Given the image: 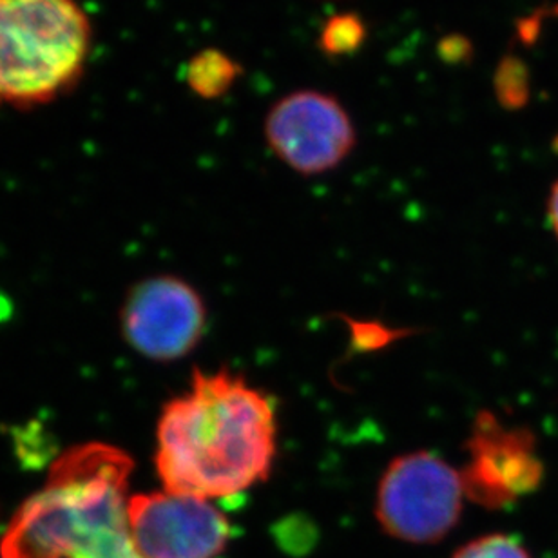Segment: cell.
<instances>
[{
    "instance_id": "1",
    "label": "cell",
    "mask_w": 558,
    "mask_h": 558,
    "mask_svg": "<svg viewBox=\"0 0 558 558\" xmlns=\"http://www.w3.org/2000/svg\"><path fill=\"white\" fill-rule=\"evenodd\" d=\"M278 440L275 401L242 376L194 372L189 392L166 404L156 432L163 489L229 499L269 478Z\"/></svg>"
},
{
    "instance_id": "2",
    "label": "cell",
    "mask_w": 558,
    "mask_h": 558,
    "mask_svg": "<svg viewBox=\"0 0 558 558\" xmlns=\"http://www.w3.org/2000/svg\"><path fill=\"white\" fill-rule=\"evenodd\" d=\"M133 461L104 442L57 459L48 483L11 519L2 558H144L131 535Z\"/></svg>"
},
{
    "instance_id": "3",
    "label": "cell",
    "mask_w": 558,
    "mask_h": 558,
    "mask_svg": "<svg viewBox=\"0 0 558 558\" xmlns=\"http://www.w3.org/2000/svg\"><path fill=\"white\" fill-rule=\"evenodd\" d=\"M89 49L76 0H0V102H51L81 78Z\"/></svg>"
},
{
    "instance_id": "4",
    "label": "cell",
    "mask_w": 558,
    "mask_h": 558,
    "mask_svg": "<svg viewBox=\"0 0 558 558\" xmlns=\"http://www.w3.org/2000/svg\"><path fill=\"white\" fill-rule=\"evenodd\" d=\"M466 499L461 470L432 451L396 457L377 488L376 517L390 537L439 543L461 519Z\"/></svg>"
},
{
    "instance_id": "5",
    "label": "cell",
    "mask_w": 558,
    "mask_h": 558,
    "mask_svg": "<svg viewBox=\"0 0 558 558\" xmlns=\"http://www.w3.org/2000/svg\"><path fill=\"white\" fill-rule=\"evenodd\" d=\"M461 468L466 499L500 510L533 494L543 484L544 464L537 439L524 426H510L488 410L473 418Z\"/></svg>"
},
{
    "instance_id": "6",
    "label": "cell",
    "mask_w": 558,
    "mask_h": 558,
    "mask_svg": "<svg viewBox=\"0 0 558 558\" xmlns=\"http://www.w3.org/2000/svg\"><path fill=\"white\" fill-rule=\"evenodd\" d=\"M130 527L144 558H216L231 541V522L210 500L172 492L131 497Z\"/></svg>"
},
{
    "instance_id": "7",
    "label": "cell",
    "mask_w": 558,
    "mask_h": 558,
    "mask_svg": "<svg viewBox=\"0 0 558 558\" xmlns=\"http://www.w3.org/2000/svg\"><path fill=\"white\" fill-rule=\"evenodd\" d=\"M267 142L284 166L301 174L338 167L355 144L349 114L336 98L316 92L281 98L267 117Z\"/></svg>"
},
{
    "instance_id": "8",
    "label": "cell",
    "mask_w": 558,
    "mask_h": 558,
    "mask_svg": "<svg viewBox=\"0 0 558 558\" xmlns=\"http://www.w3.org/2000/svg\"><path fill=\"white\" fill-rule=\"evenodd\" d=\"M122 327L138 354L155 361L180 360L204 336V301L182 279L150 278L136 284L125 301Z\"/></svg>"
},
{
    "instance_id": "9",
    "label": "cell",
    "mask_w": 558,
    "mask_h": 558,
    "mask_svg": "<svg viewBox=\"0 0 558 558\" xmlns=\"http://www.w3.org/2000/svg\"><path fill=\"white\" fill-rule=\"evenodd\" d=\"M236 75L238 68L234 62L215 49L198 54L189 68V82L202 97H216L226 92Z\"/></svg>"
},
{
    "instance_id": "10",
    "label": "cell",
    "mask_w": 558,
    "mask_h": 558,
    "mask_svg": "<svg viewBox=\"0 0 558 558\" xmlns=\"http://www.w3.org/2000/svg\"><path fill=\"white\" fill-rule=\"evenodd\" d=\"M453 558H532L517 538L502 533L475 538L462 546Z\"/></svg>"
},
{
    "instance_id": "11",
    "label": "cell",
    "mask_w": 558,
    "mask_h": 558,
    "mask_svg": "<svg viewBox=\"0 0 558 558\" xmlns=\"http://www.w3.org/2000/svg\"><path fill=\"white\" fill-rule=\"evenodd\" d=\"M363 37H365V29L355 16H336L325 27L323 48L327 49L328 53H347L357 48Z\"/></svg>"
},
{
    "instance_id": "12",
    "label": "cell",
    "mask_w": 558,
    "mask_h": 558,
    "mask_svg": "<svg viewBox=\"0 0 558 558\" xmlns=\"http://www.w3.org/2000/svg\"><path fill=\"white\" fill-rule=\"evenodd\" d=\"M548 218L549 223L554 227L555 236L558 240V180L554 183L551 191H549Z\"/></svg>"
}]
</instances>
